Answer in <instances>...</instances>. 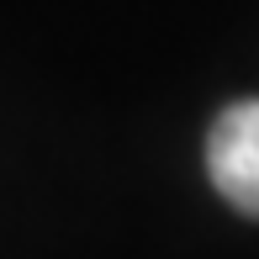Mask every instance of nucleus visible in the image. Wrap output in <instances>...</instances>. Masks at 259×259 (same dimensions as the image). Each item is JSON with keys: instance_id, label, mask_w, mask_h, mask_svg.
I'll return each instance as SVG.
<instances>
[{"instance_id": "obj_1", "label": "nucleus", "mask_w": 259, "mask_h": 259, "mask_svg": "<svg viewBox=\"0 0 259 259\" xmlns=\"http://www.w3.org/2000/svg\"><path fill=\"white\" fill-rule=\"evenodd\" d=\"M206 175L228 206L259 217V101H238L211 122Z\"/></svg>"}]
</instances>
